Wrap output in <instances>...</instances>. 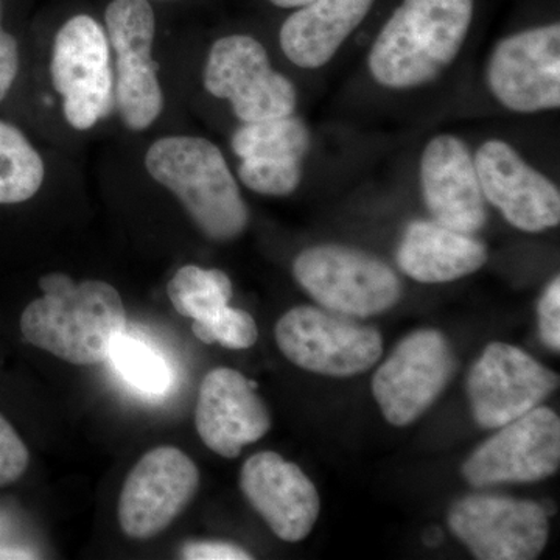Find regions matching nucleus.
<instances>
[{"label":"nucleus","instance_id":"7","mask_svg":"<svg viewBox=\"0 0 560 560\" xmlns=\"http://www.w3.org/2000/svg\"><path fill=\"white\" fill-rule=\"evenodd\" d=\"M106 35L116 51L114 102L130 130H147L164 108L158 65L151 58L156 20L149 0H113L106 9Z\"/></svg>","mask_w":560,"mask_h":560},{"label":"nucleus","instance_id":"26","mask_svg":"<svg viewBox=\"0 0 560 560\" xmlns=\"http://www.w3.org/2000/svg\"><path fill=\"white\" fill-rule=\"evenodd\" d=\"M31 463L28 448L13 429V425L0 415V488L20 480Z\"/></svg>","mask_w":560,"mask_h":560},{"label":"nucleus","instance_id":"18","mask_svg":"<svg viewBox=\"0 0 560 560\" xmlns=\"http://www.w3.org/2000/svg\"><path fill=\"white\" fill-rule=\"evenodd\" d=\"M423 200L434 221L475 234L488 220L486 198L469 147L451 135L427 143L420 160Z\"/></svg>","mask_w":560,"mask_h":560},{"label":"nucleus","instance_id":"13","mask_svg":"<svg viewBox=\"0 0 560 560\" xmlns=\"http://www.w3.org/2000/svg\"><path fill=\"white\" fill-rule=\"evenodd\" d=\"M560 466V420L547 407H536L481 444L464 463L463 475L474 488L536 482Z\"/></svg>","mask_w":560,"mask_h":560},{"label":"nucleus","instance_id":"21","mask_svg":"<svg viewBox=\"0 0 560 560\" xmlns=\"http://www.w3.org/2000/svg\"><path fill=\"white\" fill-rule=\"evenodd\" d=\"M311 149V132L291 116L243 124L232 136V150L242 161L267 165H302Z\"/></svg>","mask_w":560,"mask_h":560},{"label":"nucleus","instance_id":"30","mask_svg":"<svg viewBox=\"0 0 560 560\" xmlns=\"http://www.w3.org/2000/svg\"><path fill=\"white\" fill-rule=\"evenodd\" d=\"M272 5L280 7V9H293V7H304L311 3L312 0H270Z\"/></svg>","mask_w":560,"mask_h":560},{"label":"nucleus","instance_id":"28","mask_svg":"<svg viewBox=\"0 0 560 560\" xmlns=\"http://www.w3.org/2000/svg\"><path fill=\"white\" fill-rule=\"evenodd\" d=\"M20 72V47L18 40L2 27V2H0V102L9 95Z\"/></svg>","mask_w":560,"mask_h":560},{"label":"nucleus","instance_id":"3","mask_svg":"<svg viewBox=\"0 0 560 560\" xmlns=\"http://www.w3.org/2000/svg\"><path fill=\"white\" fill-rule=\"evenodd\" d=\"M151 178L172 191L209 238L230 242L248 224L237 180L219 147L195 136H168L147 151Z\"/></svg>","mask_w":560,"mask_h":560},{"label":"nucleus","instance_id":"6","mask_svg":"<svg viewBox=\"0 0 560 560\" xmlns=\"http://www.w3.org/2000/svg\"><path fill=\"white\" fill-rule=\"evenodd\" d=\"M51 83L62 98L70 127L90 130L114 106V73L108 35L94 18L77 14L55 36Z\"/></svg>","mask_w":560,"mask_h":560},{"label":"nucleus","instance_id":"20","mask_svg":"<svg viewBox=\"0 0 560 560\" xmlns=\"http://www.w3.org/2000/svg\"><path fill=\"white\" fill-rule=\"evenodd\" d=\"M374 0H312L280 28V47L304 69L323 68L370 13Z\"/></svg>","mask_w":560,"mask_h":560},{"label":"nucleus","instance_id":"24","mask_svg":"<svg viewBox=\"0 0 560 560\" xmlns=\"http://www.w3.org/2000/svg\"><path fill=\"white\" fill-rule=\"evenodd\" d=\"M109 359L136 388L150 394H162L172 383L167 361L143 341L120 335L110 350Z\"/></svg>","mask_w":560,"mask_h":560},{"label":"nucleus","instance_id":"22","mask_svg":"<svg viewBox=\"0 0 560 560\" xmlns=\"http://www.w3.org/2000/svg\"><path fill=\"white\" fill-rule=\"evenodd\" d=\"M43 158L14 125L0 120V205L32 200L44 183Z\"/></svg>","mask_w":560,"mask_h":560},{"label":"nucleus","instance_id":"10","mask_svg":"<svg viewBox=\"0 0 560 560\" xmlns=\"http://www.w3.org/2000/svg\"><path fill=\"white\" fill-rule=\"evenodd\" d=\"M453 372L455 357L444 335L434 329L416 330L375 372L372 394L389 423L407 427L436 401Z\"/></svg>","mask_w":560,"mask_h":560},{"label":"nucleus","instance_id":"16","mask_svg":"<svg viewBox=\"0 0 560 560\" xmlns=\"http://www.w3.org/2000/svg\"><path fill=\"white\" fill-rule=\"evenodd\" d=\"M256 386L231 368H217L206 375L198 394L195 425L209 451L223 458H237L243 447L270 431V411Z\"/></svg>","mask_w":560,"mask_h":560},{"label":"nucleus","instance_id":"8","mask_svg":"<svg viewBox=\"0 0 560 560\" xmlns=\"http://www.w3.org/2000/svg\"><path fill=\"white\" fill-rule=\"evenodd\" d=\"M210 95L230 101L243 124L291 116L296 90L272 69L267 50L253 36H224L213 43L205 68Z\"/></svg>","mask_w":560,"mask_h":560},{"label":"nucleus","instance_id":"14","mask_svg":"<svg viewBox=\"0 0 560 560\" xmlns=\"http://www.w3.org/2000/svg\"><path fill=\"white\" fill-rule=\"evenodd\" d=\"M493 97L515 113L560 106V25L530 28L497 44L488 66Z\"/></svg>","mask_w":560,"mask_h":560},{"label":"nucleus","instance_id":"19","mask_svg":"<svg viewBox=\"0 0 560 560\" xmlns=\"http://www.w3.org/2000/svg\"><path fill=\"white\" fill-rule=\"evenodd\" d=\"M489 253L485 243L451 230L438 221H415L405 231L397 264L405 275L422 283L453 282L485 267Z\"/></svg>","mask_w":560,"mask_h":560},{"label":"nucleus","instance_id":"29","mask_svg":"<svg viewBox=\"0 0 560 560\" xmlns=\"http://www.w3.org/2000/svg\"><path fill=\"white\" fill-rule=\"evenodd\" d=\"M183 559L189 560H249L253 556L230 541H189L184 545Z\"/></svg>","mask_w":560,"mask_h":560},{"label":"nucleus","instance_id":"12","mask_svg":"<svg viewBox=\"0 0 560 560\" xmlns=\"http://www.w3.org/2000/svg\"><path fill=\"white\" fill-rule=\"evenodd\" d=\"M198 488L200 470L186 453L171 445L145 453L121 488L117 514L125 536H158L189 506Z\"/></svg>","mask_w":560,"mask_h":560},{"label":"nucleus","instance_id":"5","mask_svg":"<svg viewBox=\"0 0 560 560\" xmlns=\"http://www.w3.org/2000/svg\"><path fill=\"white\" fill-rule=\"evenodd\" d=\"M276 342L301 370L329 377H352L371 370L383 353L381 331L352 316L300 305L276 324Z\"/></svg>","mask_w":560,"mask_h":560},{"label":"nucleus","instance_id":"1","mask_svg":"<svg viewBox=\"0 0 560 560\" xmlns=\"http://www.w3.org/2000/svg\"><path fill=\"white\" fill-rule=\"evenodd\" d=\"M44 296L31 302L21 316L28 345L75 366L108 360L127 330V312L119 291L103 280L75 283L62 272L39 279Z\"/></svg>","mask_w":560,"mask_h":560},{"label":"nucleus","instance_id":"27","mask_svg":"<svg viewBox=\"0 0 560 560\" xmlns=\"http://www.w3.org/2000/svg\"><path fill=\"white\" fill-rule=\"evenodd\" d=\"M539 334L541 341L548 349L560 350V279L556 276L550 285L540 298L539 307Z\"/></svg>","mask_w":560,"mask_h":560},{"label":"nucleus","instance_id":"15","mask_svg":"<svg viewBox=\"0 0 560 560\" xmlns=\"http://www.w3.org/2000/svg\"><path fill=\"white\" fill-rule=\"evenodd\" d=\"M474 160L486 201L495 206L512 226L525 232L558 226V187L526 164L511 145L488 140Z\"/></svg>","mask_w":560,"mask_h":560},{"label":"nucleus","instance_id":"25","mask_svg":"<svg viewBox=\"0 0 560 560\" xmlns=\"http://www.w3.org/2000/svg\"><path fill=\"white\" fill-rule=\"evenodd\" d=\"M195 337L206 345H221L228 349H249L259 338L256 320L248 312L230 305L205 323L191 324Z\"/></svg>","mask_w":560,"mask_h":560},{"label":"nucleus","instance_id":"23","mask_svg":"<svg viewBox=\"0 0 560 560\" xmlns=\"http://www.w3.org/2000/svg\"><path fill=\"white\" fill-rule=\"evenodd\" d=\"M167 294L179 315L205 323L230 305L232 282L226 272L215 268L186 265L168 282Z\"/></svg>","mask_w":560,"mask_h":560},{"label":"nucleus","instance_id":"11","mask_svg":"<svg viewBox=\"0 0 560 560\" xmlns=\"http://www.w3.org/2000/svg\"><path fill=\"white\" fill-rule=\"evenodd\" d=\"M559 386V375L525 350L490 342L467 375L471 415L497 430L539 407Z\"/></svg>","mask_w":560,"mask_h":560},{"label":"nucleus","instance_id":"17","mask_svg":"<svg viewBox=\"0 0 560 560\" xmlns=\"http://www.w3.org/2000/svg\"><path fill=\"white\" fill-rule=\"evenodd\" d=\"M241 489L250 506L280 540L296 544L319 517L318 490L311 478L275 452H260L243 464Z\"/></svg>","mask_w":560,"mask_h":560},{"label":"nucleus","instance_id":"9","mask_svg":"<svg viewBox=\"0 0 560 560\" xmlns=\"http://www.w3.org/2000/svg\"><path fill=\"white\" fill-rule=\"evenodd\" d=\"M448 526L480 560L537 559L550 537L544 506L511 497H464L452 504Z\"/></svg>","mask_w":560,"mask_h":560},{"label":"nucleus","instance_id":"4","mask_svg":"<svg viewBox=\"0 0 560 560\" xmlns=\"http://www.w3.org/2000/svg\"><path fill=\"white\" fill-rule=\"evenodd\" d=\"M298 283L320 307L352 318H370L400 301L401 282L389 265L342 245L302 250L293 264Z\"/></svg>","mask_w":560,"mask_h":560},{"label":"nucleus","instance_id":"2","mask_svg":"<svg viewBox=\"0 0 560 560\" xmlns=\"http://www.w3.org/2000/svg\"><path fill=\"white\" fill-rule=\"evenodd\" d=\"M474 0H404L370 55L372 77L393 90L422 86L458 57Z\"/></svg>","mask_w":560,"mask_h":560}]
</instances>
